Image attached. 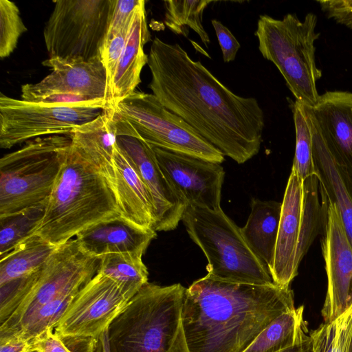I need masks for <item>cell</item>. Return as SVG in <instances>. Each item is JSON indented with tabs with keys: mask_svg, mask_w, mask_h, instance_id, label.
Masks as SVG:
<instances>
[{
	"mask_svg": "<svg viewBox=\"0 0 352 352\" xmlns=\"http://www.w3.org/2000/svg\"><path fill=\"white\" fill-rule=\"evenodd\" d=\"M352 335V305L336 320L309 333L313 352H347Z\"/></svg>",
	"mask_w": 352,
	"mask_h": 352,
	"instance_id": "cell-31",
	"label": "cell"
},
{
	"mask_svg": "<svg viewBox=\"0 0 352 352\" xmlns=\"http://www.w3.org/2000/svg\"><path fill=\"white\" fill-rule=\"evenodd\" d=\"M30 350L38 352H77L65 342L54 329H48L30 342Z\"/></svg>",
	"mask_w": 352,
	"mask_h": 352,
	"instance_id": "cell-36",
	"label": "cell"
},
{
	"mask_svg": "<svg viewBox=\"0 0 352 352\" xmlns=\"http://www.w3.org/2000/svg\"><path fill=\"white\" fill-rule=\"evenodd\" d=\"M292 109L296 132V147L292 169L304 180L315 175L312 133L304 106L296 100Z\"/></svg>",
	"mask_w": 352,
	"mask_h": 352,
	"instance_id": "cell-32",
	"label": "cell"
},
{
	"mask_svg": "<svg viewBox=\"0 0 352 352\" xmlns=\"http://www.w3.org/2000/svg\"><path fill=\"white\" fill-rule=\"evenodd\" d=\"M304 108L333 159L352 175V93L327 91Z\"/></svg>",
	"mask_w": 352,
	"mask_h": 352,
	"instance_id": "cell-18",
	"label": "cell"
},
{
	"mask_svg": "<svg viewBox=\"0 0 352 352\" xmlns=\"http://www.w3.org/2000/svg\"><path fill=\"white\" fill-rule=\"evenodd\" d=\"M309 124L315 174L327 199L336 206L352 245V175L336 162L310 121Z\"/></svg>",
	"mask_w": 352,
	"mask_h": 352,
	"instance_id": "cell-21",
	"label": "cell"
},
{
	"mask_svg": "<svg viewBox=\"0 0 352 352\" xmlns=\"http://www.w3.org/2000/svg\"><path fill=\"white\" fill-rule=\"evenodd\" d=\"M148 56V87L162 105L238 164L258 153L265 120L256 98L233 93L177 43L156 36Z\"/></svg>",
	"mask_w": 352,
	"mask_h": 352,
	"instance_id": "cell-1",
	"label": "cell"
},
{
	"mask_svg": "<svg viewBox=\"0 0 352 352\" xmlns=\"http://www.w3.org/2000/svg\"><path fill=\"white\" fill-rule=\"evenodd\" d=\"M132 298L114 280L97 273L79 291L54 331L61 338H96Z\"/></svg>",
	"mask_w": 352,
	"mask_h": 352,
	"instance_id": "cell-13",
	"label": "cell"
},
{
	"mask_svg": "<svg viewBox=\"0 0 352 352\" xmlns=\"http://www.w3.org/2000/svg\"><path fill=\"white\" fill-rule=\"evenodd\" d=\"M97 273L114 280L133 298L148 283V272L142 256L133 253H113L100 258Z\"/></svg>",
	"mask_w": 352,
	"mask_h": 352,
	"instance_id": "cell-27",
	"label": "cell"
},
{
	"mask_svg": "<svg viewBox=\"0 0 352 352\" xmlns=\"http://www.w3.org/2000/svg\"><path fill=\"white\" fill-rule=\"evenodd\" d=\"M108 328L96 339L91 352H111Z\"/></svg>",
	"mask_w": 352,
	"mask_h": 352,
	"instance_id": "cell-40",
	"label": "cell"
},
{
	"mask_svg": "<svg viewBox=\"0 0 352 352\" xmlns=\"http://www.w3.org/2000/svg\"><path fill=\"white\" fill-rule=\"evenodd\" d=\"M303 313L301 305L280 315L244 352H279L300 342L309 336Z\"/></svg>",
	"mask_w": 352,
	"mask_h": 352,
	"instance_id": "cell-25",
	"label": "cell"
},
{
	"mask_svg": "<svg viewBox=\"0 0 352 352\" xmlns=\"http://www.w3.org/2000/svg\"><path fill=\"white\" fill-rule=\"evenodd\" d=\"M58 246L32 234L0 258V285L38 270Z\"/></svg>",
	"mask_w": 352,
	"mask_h": 352,
	"instance_id": "cell-26",
	"label": "cell"
},
{
	"mask_svg": "<svg viewBox=\"0 0 352 352\" xmlns=\"http://www.w3.org/2000/svg\"><path fill=\"white\" fill-rule=\"evenodd\" d=\"M151 38L145 1L141 0L135 10L125 47L115 72L108 107L116 105L133 94L140 83L141 72L148 60L144 46Z\"/></svg>",
	"mask_w": 352,
	"mask_h": 352,
	"instance_id": "cell-20",
	"label": "cell"
},
{
	"mask_svg": "<svg viewBox=\"0 0 352 352\" xmlns=\"http://www.w3.org/2000/svg\"><path fill=\"white\" fill-rule=\"evenodd\" d=\"M71 135L72 144L96 166L113 188L117 135L107 111L76 127Z\"/></svg>",
	"mask_w": 352,
	"mask_h": 352,
	"instance_id": "cell-23",
	"label": "cell"
},
{
	"mask_svg": "<svg viewBox=\"0 0 352 352\" xmlns=\"http://www.w3.org/2000/svg\"><path fill=\"white\" fill-rule=\"evenodd\" d=\"M104 101L81 104L32 102L0 94V146L11 147L39 137L71 135L99 116Z\"/></svg>",
	"mask_w": 352,
	"mask_h": 352,
	"instance_id": "cell-11",
	"label": "cell"
},
{
	"mask_svg": "<svg viewBox=\"0 0 352 352\" xmlns=\"http://www.w3.org/2000/svg\"><path fill=\"white\" fill-rule=\"evenodd\" d=\"M272 265L274 283L289 287L299 264L323 229L327 199L315 175L305 179L292 169L283 199Z\"/></svg>",
	"mask_w": 352,
	"mask_h": 352,
	"instance_id": "cell-8",
	"label": "cell"
},
{
	"mask_svg": "<svg viewBox=\"0 0 352 352\" xmlns=\"http://www.w3.org/2000/svg\"><path fill=\"white\" fill-rule=\"evenodd\" d=\"M141 0H116L106 35L117 34L130 28L137 6Z\"/></svg>",
	"mask_w": 352,
	"mask_h": 352,
	"instance_id": "cell-35",
	"label": "cell"
},
{
	"mask_svg": "<svg viewBox=\"0 0 352 352\" xmlns=\"http://www.w3.org/2000/svg\"><path fill=\"white\" fill-rule=\"evenodd\" d=\"M322 232L327 292L321 314L324 322H329L352 305V245L336 206L328 200Z\"/></svg>",
	"mask_w": 352,
	"mask_h": 352,
	"instance_id": "cell-16",
	"label": "cell"
},
{
	"mask_svg": "<svg viewBox=\"0 0 352 352\" xmlns=\"http://www.w3.org/2000/svg\"><path fill=\"white\" fill-rule=\"evenodd\" d=\"M47 203L0 217V258L34 234L43 220Z\"/></svg>",
	"mask_w": 352,
	"mask_h": 352,
	"instance_id": "cell-30",
	"label": "cell"
},
{
	"mask_svg": "<svg viewBox=\"0 0 352 352\" xmlns=\"http://www.w3.org/2000/svg\"><path fill=\"white\" fill-rule=\"evenodd\" d=\"M113 189L122 218L145 229L155 224L153 200L133 166L116 146Z\"/></svg>",
	"mask_w": 352,
	"mask_h": 352,
	"instance_id": "cell-22",
	"label": "cell"
},
{
	"mask_svg": "<svg viewBox=\"0 0 352 352\" xmlns=\"http://www.w3.org/2000/svg\"><path fill=\"white\" fill-rule=\"evenodd\" d=\"M105 110L117 137L137 138L154 146L219 164L225 160L220 151L162 105L153 94L135 91Z\"/></svg>",
	"mask_w": 352,
	"mask_h": 352,
	"instance_id": "cell-9",
	"label": "cell"
},
{
	"mask_svg": "<svg viewBox=\"0 0 352 352\" xmlns=\"http://www.w3.org/2000/svg\"><path fill=\"white\" fill-rule=\"evenodd\" d=\"M182 221L208 260V276L234 283H274L267 267L245 241L241 228L221 208L188 205Z\"/></svg>",
	"mask_w": 352,
	"mask_h": 352,
	"instance_id": "cell-5",
	"label": "cell"
},
{
	"mask_svg": "<svg viewBox=\"0 0 352 352\" xmlns=\"http://www.w3.org/2000/svg\"><path fill=\"white\" fill-rule=\"evenodd\" d=\"M186 288L147 283L109 326L111 352H169Z\"/></svg>",
	"mask_w": 352,
	"mask_h": 352,
	"instance_id": "cell-6",
	"label": "cell"
},
{
	"mask_svg": "<svg viewBox=\"0 0 352 352\" xmlns=\"http://www.w3.org/2000/svg\"><path fill=\"white\" fill-rule=\"evenodd\" d=\"M316 24L312 12L303 21L295 14L282 19L265 14L259 16L255 32L262 56L275 65L296 100L310 107L320 96L316 82L322 76L316 63Z\"/></svg>",
	"mask_w": 352,
	"mask_h": 352,
	"instance_id": "cell-4",
	"label": "cell"
},
{
	"mask_svg": "<svg viewBox=\"0 0 352 352\" xmlns=\"http://www.w3.org/2000/svg\"><path fill=\"white\" fill-rule=\"evenodd\" d=\"M116 143L150 192L154 208L153 230L175 229L187 204L166 178L152 146L141 139L125 135L118 136Z\"/></svg>",
	"mask_w": 352,
	"mask_h": 352,
	"instance_id": "cell-17",
	"label": "cell"
},
{
	"mask_svg": "<svg viewBox=\"0 0 352 352\" xmlns=\"http://www.w3.org/2000/svg\"><path fill=\"white\" fill-rule=\"evenodd\" d=\"M152 148L166 178L187 206L221 208L225 172L220 164L154 146Z\"/></svg>",
	"mask_w": 352,
	"mask_h": 352,
	"instance_id": "cell-14",
	"label": "cell"
},
{
	"mask_svg": "<svg viewBox=\"0 0 352 352\" xmlns=\"http://www.w3.org/2000/svg\"><path fill=\"white\" fill-rule=\"evenodd\" d=\"M28 352H38L36 351L29 350Z\"/></svg>",
	"mask_w": 352,
	"mask_h": 352,
	"instance_id": "cell-43",
	"label": "cell"
},
{
	"mask_svg": "<svg viewBox=\"0 0 352 352\" xmlns=\"http://www.w3.org/2000/svg\"><path fill=\"white\" fill-rule=\"evenodd\" d=\"M211 3L210 0L164 1V23L173 33L185 36L188 28L192 30L208 46L210 37L203 26L202 18L204 10Z\"/></svg>",
	"mask_w": 352,
	"mask_h": 352,
	"instance_id": "cell-28",
	"label": "cell"
},
{
	"mask_svg": "<svg viewBox=\"0 0 352 352\" xmlns=\"http://www.w3.org/2000/svg\"><path fill=\"white\" fill-rule=\"evenodd\" d=\"M211 22L221 50L223 61L225 63L233 61L240 48V43L230 30L221 21L212 19Z\"/></svg>",
	"mask_w": 352,
	"mask_h": 352,
	"instance_id": "cell-38",
	"label": "cell"
},
{
	"mask_svg": "<svg viewBox=\"0 0 352 352\" xmlns=\"http://www.w3.org/2000/svg\"><path fill=\"white\" fill-rule=\"evenodd\" d=\"M279 352H313L312 341L309 334L305 340L300 342Z\"/></svg>",
	"mask_w": 352,
	"mask_h": 352,
	"instance_id": "cell-41",
	"label": "cell"
},
{
	"mask_svg": "<svg viewBox=\"0 0 352 352\" xmlns=\"http://www.w3.org/2000/svg\"><path fill=\"white\" fill-rule=\"evenodd\" d=\"M130 28L117 34L106 35L101 49L100 56L106 69L107 76L109 93L107 107H109L110 102L113 79L118 62L125 47Z\"/></svg>",
	"mask_w": 352,
	"mask_h": 352,
	"instance_id": "cell-34",
	"label": "cell"
},
{
	"mask_svg": "<svg viewBox=\"0 0 352 352\" xmlns=\"http://www.w3.org/2000/svg\"><path fill=\"white\" fill-rule=\"evenodd\" d=\"M118 217L112 186L72 144L34 234L59 246L92 225Z\"/></svg>",
	"mask_w": 352,
	"mask_h": 352,
	"instance_id": "cell-3",
	"label": "cell"
},
{
	"mask_svg": "<svg viewBox=\"0 0 352 352\" xmlns=\"http://www.w3.org/2000/svg\"><path fill=\"white\" fill-rule=\"evenodd\" d=\"M347 352H352V335H351V340H350V342H349V344Z\"/></svg>",
	"mask_w": 352,
	"mask_h": 352,
	"instance_id": "cell-42",
	"label": "cell"
},
{
	"mask_svg": "<svg viewBox=\"0 0 352 352\" xmlns=\"http://www.w3.org/2000/svg\"><path fill=\"white\" fill-rule=\"evenodd\" d=\"M80 290L62 296L41 306L10 332L0 336H14L30 342L47 330L54 329Z\"/></svg>",
	"mask_w": 352,
	"mask_h": 352,
	"instance_id": "cell-29",
	"label": "cell"
},
{
	"mask_svg": "<svg viewBox=\"0 0 352 352\" xmlns=\"http://www.w3.org/2000/svg\"><path fill=\"white\" fill-rule=\"evenodd\" d=\"M317 2L329 17L352 29V0H323Z\"/></svg>",
	"mask_w": 352,
	"mask_h": 352,
	"instance_id": "cell-37",
	"label": "cell"
},
{
	"mask_svg": "<svg viewBox=\"0 0 352 352\" xmlns=\"http://www.w3.org/2000/svg\"><path fill=\"white\" fill-rule=\"evenodd\" d=\"M251 211L241 233L254 253L270 269L272 265L282 204L252 199Z\"/></svg>",
	"mask_w": 352,
	"mask_h": 352,
	"instance_id": "cell-24",
	"label": "cell"
},
{
	"mask_svg": "<svg viewBox=\"0 0 352 352\" xmlns=\"http://www.w3.org/2000/svg\"><path fill=\"white\" fill-rule=\"evenodd\" d=\"M30 342L14 336H0V352H28Z\"/></svg>",
	"mask_w": 352,
	"mask_h": 352,
	"instance_id": "cell-39",
	"label": "cell"
},
{
	"mask_svg": "<svg viewBox=\"0 0 352 352\" xmlns=\"http://www.w3.org/2000/svg\"><path fill=\"white\" fill-rule=\"evenodd\" d=\"M28 30L17 6L0 0V57H8L16 49L20 36Z\"/></svg>",
	"mask_w": 352,
	"mask_h": 352,
	"instance_id": "cell-33",
	"label": "cell"
},
{
	"mask_svg": "<svg viewBox=\"0 0 352 352\" xmlns=\"http://www.w3.org/2000/svg\"><path fill=\"white\" fill-rule=\"evenodd\" d=\"M156 231L135 225L122 217L102 221L76 235L82 250L100 258L113 253H133L143 256Z\"/></svg>",
	"mask_w": 352,
	"mask_h": 352,
	"instance_id": "cell-19",
	"label": "cell"
},
{
	"mask_svg": "<svg viewBox=\"0 0 352 352\" xmlns=\"http://www.w3.org/2000/svg\"><path fill=\"white\" fill-rule=\"evenodd\" d=\"M72 145V135L26 142L0 160V217L47 202Z\"/></svg>",
	"mask_w": 352,
	"mask_h": 352,
	"instance_id": "cell-7",
	"label": "cell"
},
{
	"mask_svg": "<svg viewBox=\"0 0 352 352\" xmlns=\"http://www.w3.org/2000/svg\"><path fill=\"white\" fill-rule=\"evenodd\" d=\"M42 64L52 72L38 82L22 85V100L39 102L47 96L73 95L108 104L107 76L101 57L87 61L48 58Z\"/></svg>",
	"mask_w": 352,
	"mask_h": 352,
	"instance_id": "cell-15",
	"label": "cell"
},
{
	"mask_svg": "<svg viewBox=\"0 0 352 352\" xmlns=\"http://www.w3.org/2000/svg\"><path fill=\"white\" fill-rule=\"evenodd\" d=\"M116 0H56L43 36L49 58L101 57Z\"/></svg>",
	"mask_w": 352,
	"mask_h": 352,
	"instance_id": "cell-10",
	"label": "cell"
},
{
	"mask_svg": "<svg viewBox=\"0 0 352 352\" xmlns=\"http://www.w3.org/2000/svg\"><path fill=\"white\" fill-rule=\"evenodd\" d=\"M294 308L289 287L206 274L186 288L169 352H244L272 321Z\"/></svg>",
	"mask_w": 352,
	"mask_h": 352,
	"instance_id": "cell-2",
	"label": "cell"
},
{
	"mask_svg": "<svg viewBox=\"0 0 352 352\" xmlns=\"http://www.w3.org/2000/svg\"><path fill=\"white\" fill-rule=\"evenodd\" d=\"M100 259L84 252L76 239L57 247L38 278L11 315L0 325V335L12 330L36 309L80 290L97 274Z\"/></svg>",
	"mask_w": 352,
	"mask_h": 352,
	"instance_id": "cell-12",
	"label": "cell"
}]
</instances>
